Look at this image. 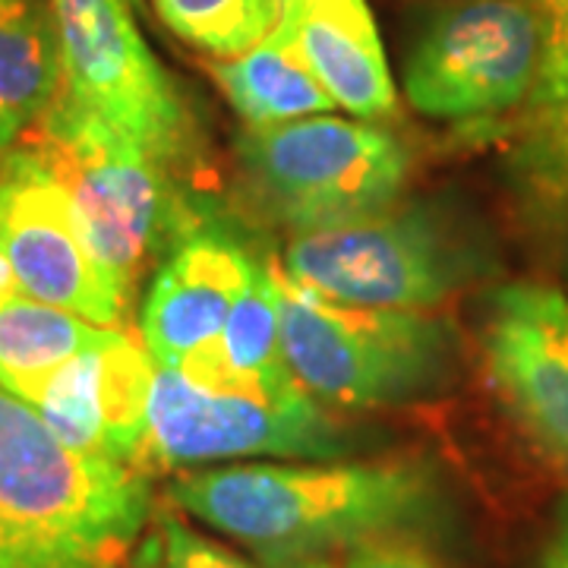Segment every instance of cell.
<instances>
[{
  "mask_svg": "<svg viewBox=\"0 0 568 568\" xmlns=\"http://www.w3.org/2000/svg\"><path fill=\"white\" fill-rule=\"evenodd\" d=\"M168 499L260 562L433 534L452 515L443 474L424 458L212 467L178 477Z\"/></svg>",
  "mask_w": 568,
  "mask_h": 568,
  "instance_id": "cell-1",
  "label": "cell"
},
{
  "mask_svg": "<svg viewBox=\"0 0 568 568\" xmlns=\"http://www.w3.org/2000/svg\"><path fill=\"white\" fill-rule=\"evenodd\" d=\"M149 515V474L63 446L0 386V568H123Z\"/></svg>",
  "mask_w": 568,
  "mask_h": 568,
  "instance_id": "cell-2",
  "label": "cell"
},
{
  "mask_svg": "<svg viewBox=\"0 0 568 568\" xmlns=\"http://www.w3.org/2000/svg\"><path fill=\"white\" fill-rule=\"evenodd\" d=\"M22 145L32 149L67 190L82 237L123 310L133 301L149 256L174 246L171 237L203 222L200 212L174 196L162 164L82 104L67 85L22 133Z\"/></svg>",
  "mask_w": 568,
  "mask_h": 568,
  "instance_id": "cell-3",
  "label": "cell"
},
{
  "mask_svg": "<svg viewBox=\"0 0 568 568\" xmlns=\"http://www.w3.org/2000/svg\"><path fill=\"white\" fill-rule=\"evenodd\" d=\"M278 278L282 354L294 379L342 407L402 405L446 379L452 332L417 310L351 306Z\"/></svg>",
  "mask_w": 568,
  "mask_h": 568,
  "instance_id": "cell-4",
  "label": "cell"
},
{
  "mask_svg": "<svg viewBox=\"0 0 568 568\" xmlns=\"http://www.w3.org/2000/svg\"><path fill=\"white\" fill-rule=\"evenodd\" d=\"M357 448V433L328 417L297 379L284 386L200 383L178 366H155L142 474L253 455L335 462Z\"/></svg>",
  "mask_w": 568,
  "mask_h": 568,
  "instance_id": "cell-5",
  "label": "cell"
},
{
  "mask_svg": "<svg viewBox=\"0 0 568 568\" xmlns=\"http://www.w3.org/2000/svg\"><path fill=\"white\" fill-rule=\"evenodd\" d=\"M480 272L477 244L426 205H388L301 231L284 253V275L294 284L338 304L383 310L436 306Z\"/></svg>",
  "mask_w": 568,
  "mask_h": 568,
  "instance_id": "cell-6",
  "label": "cell"
},
{
  "mask_svg": "<svg viewBox=\"0 0 568 568\" xmlns=\"http://www.w3.org/2000/svg\"><path fill=\"white\" fill-rule=\"evenodd\" d=\"M241 159L272 219L297 234L395 205L410 168L388 130L332 114L250 126Z\"/></svg>",
  "mask_w": 568,
  "mask_h": 568,
  "instance_id": "cell-7",
  "label": "cell"
},
{
  "mask_svg": "<svg viewBox=\"0 0 568 568\" xmlns=\"http://www.w3.org/2000/svg\"><path fill=\"white\" fill-rule=\"evenodd\" d=\"M63 85L164 171L193 149V114L136 29L126 0H51Z\"/></svg>",
  "mask_w": 568,
  "mask_h": 568,
  "instance_id": "cell-8",
  "label": "cell"
},
{
  "mask_svg": "<svg viewBox=\"0 0 568 568\" xmlns=\"http://www.w3.org/2000/svg\"><path fill=\"white\" fill-rule=\"evenodd\" d=\"M540 26L528 0H470L439 17L407 63L405 92L426 118L484 121L530 99Z\"/></svg>",
  "mask_w": 568,
  "mask_h": 568,
  "instance_id": "cell-9",
  "label": "cell"
},
{
  "mask_svg": "<svg viewBox=\"0 0 568 568\" xmlns=\"http://www.w3.org/2000/svg\"><path fill=\"white\" fill-rule=\"evenodd\" d=\"M0 250L26 297L118 328L126 313L82 237L61 181L32 149H10L0 162Z\"/></svg>",
  "mask_w": 568,
  "mask_h": 568,
  "instance_id": "cell-10",
  "label": "cell"
},
{
  "mask_svg": "<svg viewBox=\"0 0 568 568\" xmlns=\"http://www.w3.org/2000/svg\"><path fill=\"white\" fill-rule=\"evenodd\" d=\"M489 376L515 424L568 480V301L547 284L493 291L484 325Z\"/></svg>",
  "mask_w": 568,
  "mask_h": 568,
  "instance_id": "cell-11",
  "label": "cell"
},
{
  "mask_svg": "<svg viewBox=\"0 0 568 568\" xmlns=\"http://www.w3.org/2000/svg\"><path fill=\"white\" fill-rule=\"evenodd\" d=\"M155 379L149 347L121 328L82 351L44 388L36 410L63 446L142 470L145 407Z\"/></svg>",
  "mask_w": 568,
  "mask_h": 568,
  "instance_id": "cell-12",
  "label": "cell"
},
{
  "mask_svg": "<svg viewBox=\"0 0 568 568\" xmlns=\"http://www.w3.org/2000/svg\"><path fill=\"white\" fill-rule=\"evenodd\" d=\"M256 268L237 237L200 222L181 234L159 265L142 306V345L155 366H178L212 345Z\"/></svg>",
  "mask_w": 568,
  "mask_h": 568,
  "instance_id": "cell-13",
  "label": "cell"
},
{
  "mask_svg": "<svg viewBox=\"0 0 568 568\" xmlns=\"http://www.w3.org/2000/svg\"><path fill=\"white\" fill-rule=\"evenodd\" d=\"M282 29L335 108L366 121L395 114V82L366 0H284Z\"/></svg>",
  "mask_w": 568,
  "mask_h": 568,
  "instance_id": "cell-14",
  "label": "cell"
},
{
  "mask_svg": "<svg viewBox=\"0 0 568 568\" xmlns=\"http://www.w3.org/2000/svg\"><path fill=\"white\" fill-rule=\"evenodd\" d=\"M63 85L61 36L51 0H10L0 7V149L51 108Z\"/></svg>",
  "mask_w": 568,
  "mask_h": 568,
  "instance_id": "cell-15",
  "label": "cell"
},
{
  "mask_svg": "<svg viewBox=\"0 0 568 568\" xmlns=\"http://www.w3.org/2000/svg\"><path fill=\"white\" fill-rule=\"evenodd\" d=\"M200 383L284 386L294 383L282 354V306L275 265L256 263L244 294L231 310L222 335L178 364Z\"/></svg>",
  "mask_w": 568,
  "mask_h": 568,
  "instance_id": "cell-16",
  "label": "cell"
},
{
  "mask_svg": "<svg viewBox=\"0 0 568 568\" xmlns=\"http://www.w3.org/2000/svg\"><path fill=\"white\" fill-rule=\"evenodd\" d=\"M104 335V325L20 294L0 304V386L36 407L63 366Z\"/></svg>",
  "mask_w": 568,
  "mask_h": 568,
  "instance_id": "cell-17",
  "label": "cell"
},
{
  "mask_svg": "<svg viewBox=\"0 0 568 568\" xmlns=\"http://www.w3.org/2000/svg\"><path fill=\"white\" fill-rule=\"evenodd\" d=\"M212 77L250 126L301 121L335 108L282 26L241 58L212 63Z\"/></svg>",
  "mask_w": 568,
  "mask_h": 568,
  "instance_id": "cell-18",
  "label": "cell"
},
{
  "mask_svg": "<svg viewBox=\"0 0 568 568\" xmlns=\"http://www.w3.org/2000/svg\"><path fill=\"white\" fill-rule=\"evenodd\" d=\"M159 20L212 58H241L284 20V0H152Z\"/></svg>",
  "mask_w": 568,
  "mask_h": 568,
  "instance_id": "cell-19",
  "label": "cell"
},
{
  "mask_svg": "<svg viewBox=\"0 0 568 568\" xmlns=\"http://www.w3.org/2000/svg\"><path fill=\"white\" fill-rule=\"evenodd\" d=\"M511 171L534 209L568 215V104L528 111Z\"/></svg>",
  "mask_w": 568,
  "mask_h": 568,
  "instance_id": "cell-20",
  "label": "cell"
},
{
  "mask_svg": "<svg viewBox=\"0 0 568 568\" xmlns=\"http://www.w3.org/2000/svg\"><path fill=\"white\" fill-rule=\"evenodd\" d=\"M540 26V67L528 111L568 104V0H528Z\"/></svg>",
  "mask_w": 568,
  "mask_h": 568,
  "instance_id": "cell-21",
  "label": "cell"
},
{
  "mask_svg": "<svg viewBox=\"0 0 568 568\" xmlns=\"http://www.w3.org/2000/svg\"><path fill=\"white\" fill-rule=\"evenodd\" d=\"M155 530L162 534L164 568H250V562L234 556L231 549L186 528L168 506L155 508Z\"/></svg>",
  "mask_w": 568,
  "mask_h": 568,
  "instance_id": "cell-22",
  "label": "cell"
},
{
  "mask_svg": "<svg viewBox=\"0 0 568 568\" xmlns=\"http://www.w3.org/2000/svg\"><path fill=\"white\" fill-rule=\"evenodd\" d=\"M345 568H446L410 537H383L347 549Z\"/></svg>",
  "mask_w": 568,
  "mask_h": 568,
  "instance_id": "cell-23",
  "label": "cell"
},
{
  "mask_svg": "<svg viewBox=\"0 0 568 568\" xmlns=\"http://www.w3.org/2000/svg\"><path fill=\"white\" fill-rule=\"evenodd\" d=\"M534 568H568V493H562L552 506L549 530Z\"/></svg>",
  "mask_w": 568,
  "mask_h": 568,
  "instance_id": "cell-24",
  "label": "cell"
},
{
  "mask_svg": "<svg viewBox=\"0 0 568 568\" xmlns=\"http://www.w3.org/2000/svg\"><path fill=\"white\" fill-rule=\"evenodd\" d=\"M123 568H164V547H162V534L152 530L149 537H142L136 549L130 552L126 566Z\"/></svg>",
  "mask_w": 568,
  "mask_h": 568,
  "instance_id": "cell-25",
  "label": "cell"
},
{
  "mask_svg": "<svg viewBox=\"0 0 568 568\" xmlns=\"http://www.w3.org/2000/svg\"><path fill=\"white\" fill-rule=\"evenodd\" d=\"M20 294H22L20 278H17L13 265H10V260H7V253L0 250V304L13 301V297H20Z\"/></svg>",
  "mask_w": 568,
  "mask_h": 568,
  "instance_id": "cell-26",
  "label": "cell"
},
{
  "mask_svg": "<svg viewBox=\"0 0 568 568\" xmlns=\"http://www.w3.org/2000/svg\"><path fill=\"white\" fill-rule=\"evenodd\" d=\"M263 568H338L335 562H328L325 556H294V559H272L263 562Z\"/></svg>",
  "mask_w": 568,
  "mask_h": 568,
  "instance_id": "cell-27",
  "label": "cell"
},
{
  "mask_svg": "<svg viewBox=\"0 0 568 568\" xmlns=\"http://www.w3.org/2000/svg\"><path fill=\"white\" fill-rule=\"evenodd\" d=\"M133 13H145V0H126Z\"/></svg>",
  "mask_w": 568,
  "mask_h": 568,
  "instance_id": "cell-28",
  "label": "cell"
},
{
  "mask_svg": "<svg viewBox=\"0 0 568 568\" xmlns=\"http://www.w3.org/2000/svg\"><path fill=\"white\" fill-rule=\"evenodd\" d=\"M3 155H7V152H3V149H0V162H3Z\"/></svg>",
  "mask_w": 568,
  "mask_h": 568,
  "instance_id": "cell-29",
  "label": "cell"
},
{
  "mask_svg": "<svg viewBox=\"0 0 568 568\" xmlns=\"http://www.w3.org/2000/svg\"><path fill=\"white\" fill-rule=\"evenodd\" d=\"M3 3H10V0H0V7H3Z\"/></svg>",
  "mask_w": 568,
  "mask_h": 568,
  "instance_id": "cell-30",
  "label": "cell"
}]
</instances>
